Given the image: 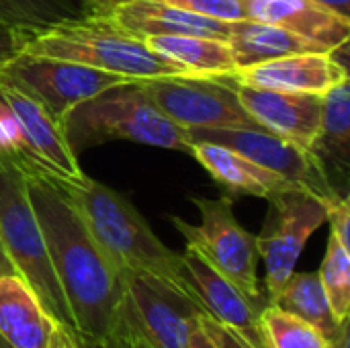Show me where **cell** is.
Returning a JSON list of instances; mask_svg holds the SVG:
<instances>
[{"label": "cell", "mask_w": 350, "mask_h": 348, "mask_svg": "<svg viewBox=\"0 0 350 348\" xmlns=\"http://www.w3.org/2000/svg\"><path fill=\"white\" fill-rule=\"evenodd\" d=\"M25 180L74 328L92 343H103L119 320L123 277L53 180Z\"/></svg>", "instance_id": "1"}, {"label": "cell", "mask_w": 350, "mask_h": 348, "mask_svg": "<svg viewBox=\"0 0 350 348\" xmlns=\"http://www.w3.org/2000/svg\"><path fill=\"white\" fill-rule=\"evenodd\" d=\"M53 183L78 211L94 242L121 275L142 273L160 277L201 304L187 275L183 254L170 250L154 234L127 197L86 174L76 180Z\"/></svg>", "instance_id": "2"}, {"label": "cell", "mask_w": 350, "mask_h": 348, "mask_svg": "<svg viewBox=\"0 0 350 348\" xmlns=\"http://www.w3.org/2000/svg\"><path fill=\"white\" fill-rule=\"evenodd\" d=\"M14 53L68 59L131 80L193 76L152 51L144 39L123 31L109 14H80L45 27L10 33Z\"/></svg>", "instance_id": "3"}, {"label": "cell", "mask_w": 350, "mask_h": 348, "mask_svg": "<svg viewBox=\"0 0 350 348\" xmlns=\"http://www.w3.org/2000/svg\"><path fill=\"white\" fill-rule=\"evenodd\" d=\"M64 135L76 156L86 148L115 139L187 154L193 148L189 133L156 107L137 80L109 88L74 107L64 121Z\"/></svg>", "instance_id": "4"}, {"label": "cell", "mask_w": 350, "mask_h": 348, "mask_svg": "<svg viewBox=\"0 0 350 348\" xmlns=\"http://www.w3.org/2000/svg\"><path fill=\"white\" fill-rule=\"evenodd\" d=\"M0 244L45 312L57 324L74 326L70 308L51 269L45 238L29 199L27 180L8 162H0Z\"/></svg>", "instance_id": "5"}, {"label": "cell", "mask_w": 350, "mask_h": 348, "mask_svg": "<svg viewBox=\"0 0 350 348\" xmlns=\"http://www.w3.org/2000/svg\"><path fill=\"white\" fill-rule=\"evenodd\" d=\"M193 205L201 213V224L193 226L172 215V226L180 232L187 248L199 254L213 271L236 285L252 299H265L258 283V248L256 236L246 232L234 215V199L193 197Z\"/></svg>", "instance_id": "6"}, {"label": "cell", "mask_w": 350, "mask_h": 348, "mask_svg": "<svg viewBox=\"0 0 350 348\" xmlns=\"http://www.w3.org/2000/svg\"><path fill=\"white\" fill-rule=\"evenodd\" d=\"M121 314L135 338L152 348H191L205 308L176 285L142 273H123Z\"/></svg>", "instance_id": "7"}, {"label": "cell", "mask_w": 350, "mask_h": 348, "mask_svg": "<svg viewBox=\"0 0 350 348\" xmlns=\"http://www.w3.org/2000/svg\"><path fill=\"white\" fill-rule=\"evenodd\" d=\"M271 209L265 226L256 236L258 256L267 269V299L269 304L279 295L310 240V236L326 224L328 203L308 189L295 187L267 199Z\"/></svg>", "instance_id": "8"}, {"label": "cell", "mask_w": 350, "mask_h": 348, "mask_svg": "<svg viewBox=\"0 0 350 348\" xmlns=\"http://www.w3.org/2000/svg\"><path fill=\"white\" fill-rule=\"evenodd\" d=\"M0 76L27 90L62 127L74 107L96 94L135 82L131 78L84 64L31 53H12L0 62Z\"/></svg>", "instance_id": "9"}, {"label": "cell", "mask_w": 350, "mask_h": 348, "mask_svg": "<svg viewBox=\"0 0 350 348\" xmlns=\"http://www.w3.org/2000/svg\"><path fill=\"white\" fill-rule=\"evenodd\" d=\"M156 107L185 131L262 129L240 105L232 76H158L137 80Z\"/></svg>", "instance_id": "10"}, {"label": "cell", "mask_w": 350, "mask_h": 348, "mask_svg": "<svg viewBox=\"0 0 350 348\" xmlns=\"http://www.w3.org/2000/svg\"><path fill=\"white\" fill-rule=\"evenodd\" d=\"M191 142H211L236 150L258 166L287 178L289 183L308 189L324 199L347 197L340 193L324 164L306 148H299L267 129L252 127H215V129H191L187 131Z\"/></svg>", "instance_id": "11"}, {"label": "cell", "mask_w": 350, "mask_h": 348, "mask_svg": "<svg viewBox=\"0 0 350 348\" xmlns=\"http://www.w3.org/2000/svg\"><path fill=\"white\" fill-rule=\"evenodd\" d=\"M187 275L205 308V312L221 326L240 336L248 348H271L262 324V310L269 299H252L244 295L226 277L213 271L199 254L185 250L183 254Z\"/></svg>", "instance_id": "12"}, {"label": "cell", "mask_w": 350, "mask_h": 348, "mask_svg": "<svg viewBox=\"0 0 350 348\" xmlns=\"http://www.w3.org/2000/svg\"><path fill=\"white\" fill-rule=\"evenodd\" d=\"M234 80V78H232ZM234 88L244 111L269 133H275L299 148L310 150L322 119V96L293 94L234 80Z\"/></svg>", "instance_id": "13"}, {"label": "cell", "mask_w": 350, "mask_h": 348, "mask_svg": "<svg viewBox=\"0 0 350 348\" xmlns=\"http://www.w3.org/2000/svg\"><path fill=\"white\" fill-rule=\"evenodd\" d=\"M347 68L349 66L342 64L332 51H312L236 68L232 78L248 86L322 96L334 84L349 78Z\"/></svg>", "instance_id": "14"}, {"label": "cell", "mask_w": 350, "mask_h": 348, "mask_svg": "<svg viewBox=\"0 0 350 348\" xmlns=\"http://www.w3.org/2000/svg\"><path fill=\"white\" fill-rule=\"evenodd\" d=\"M0 98L14 113L33 154L53 180H76L84 174L64 135V127L27 90L0 76Z\"/></svg>", "instance_id": "15"}, {"label": "cell", "mask_w": 350, "mask_h": 348, "mask_svg": "<svg viewBox=\"0 0 350 348\" xmlns=\"http://www.w3.org/2000/svg\"><path fill=\"white\" fill-rule=\"evenodd\" d=\"M248 18L281 27L334 51L347 45L350 18L318 0H248Z\"/></svg>", "instance_id": "16"}, {"label": "cell", "mask_w": 350, "mask_h": 348, "mask_svg": "<svg viewBox=\"0 0 350 348\" xmlns=\"http://www.w3.org/2000/svg\"><path fill=\"white\" fill-rule=\"evenodd\" d=\"M109 16L123 31L139 39L154 35H199L228 41L230 37L228 21L195 14L160 0H137L115 8Z\"/></svg>", "instance_id": "17"}, {"label": "cell", "mask_w": 350, "mask_h": 348, "mask_svg": "<svg viewBox=\"0 0 350 348\" xmlns=\"http://www.w3.org/2000/svg\"><path fill=\"white\" fill-rule=\"evenodd\" d=\"M191 156L213 176V180L224 187L230 197L252 195L260 199H271L277 193L295 189L297 185L287 178L258 166L246 156L238 154L219 144L211 142H191Z\"/></svg>", "instance_id": "18"}, {"label": "cell", "mask_w": 350, "mask_h": 348, "mask_svg": "<svg viewBox=\"0 0 350 348\" xmlns=\"http://www.w3.org/2000/svg\"><path fill=\"white\" fill-rule=\"evenodd\" d=\"M55 324L23 277H0V338L8 347L47 348Z\"/></svg>", "instance_id": "19"}, {"label": "cell", "mask_w": 350, "mask_h": 348, "mask_svg": "<svg viewBox=\"0 0 350 348\" xmlns=\"http://www.w3.org/2000/svg\"><path fill=\"white\" fill-rule=\"evenodd\" d=\"M271 304L318 328L330 348H349V322L342 324L332 314L318 273H293Z\"/></svg>", "instance_id": "20"}, {"label": "cell", "mask_w": 350, "mask_h": 348, "mask_svg": "<svg viewBox=\"0 0 350 348\" xmlns=\"http://www.w3.org/2000/svg\"><path fill=\"white\" fill-rule=\"evenodd\" d=\"M228 43L232 47L236 68L254 66L260 62L293 55V53H312V51H328L318 43L289 33L281 27L260 23L254 18H240L230 23Z\"/></svg>", "instance_id": "21"}, {"label": "cell", "mask_w": 350, "mask_h": 348, "mask_svg": "<svg viewBox=\"0 0 350 348\" xmlns=\"http://www.w3.org/2000/svg\"><path fill=\"white\" fill-rule=\"evenodd\" d=\"M310 152L324 164L332 185L334 174H347L350 166V82L334 84L322 94V119ZM336 187V185H334Z\"/></svg>", "instance_id": "22"}, {"label": "cell", "mask_w": 350, "mask_h": 348, "mask_svg": "<svg viewBox=\"0 0 350 348\" xmlns=\"http://www.w3.org/2000/svg\"><path fill=\"white\" fill-rule=\"evenodd\" d=\"M144 41L152 51L193 76H232L236 72L232 47L224 39L199 35H154Z\"/></svg>", "instance_id": "23"}, {"label": "cell", "mask_w": 350, "mask_h": 348, "mask_svg": "<svg viewBox=\"0 0 350 348\" xmlns=\"http://www.w3.org/2000/svg\"><path fill=\"white\" fill-rule=\"evenodd\" d=\"M84 14L80 0H0V27L8 33L45 27Z\"/></svg>", "instance_id": "24"}, {"label": "cell", "mask_w": 350, "mask_h": 348, "mask_svg": "<svg viewBox=\"0 0 350 348\" xmlns=\"http://www.w3.org/2000/svg\"><path fill=\"white\" fill-rule=\"evenodd\" d=\"M320 281L338 322H350V250L332 234L320 269Z\"/></svg>", "instance_id": "25"}, {"label": "cell", "mask_w": 350, "mask_h": 348, "mask_svg": "<svg viewBox=\"0 0 350 348\" xmlns=\"http://www.w3.org/2000/svg\"><path fill=\"white\" fill-rule=\"evenodd\" d=\"M262 324L271 348H330L326 336L318 328L273 304L265 306Z\"/></svg>", "instance_id": "26"}, {"label": "cell", "mask_w": 350, "mask_h": 348, "mask_svg": "<svg viewBox=\"0 0 350 348\" xmlns=\"http://www.w3.org/2000/svg\"><path fill=\"white\" fill-rule=\"evenodd\" d=\"M160 2L228 23L248 18V0H160Z\"/></svg>", "instance_id": "27"}, {"label": "cell", "mask_w": 350, "mask_h": 348, "mask_svg": "<svg viewBox=\"0 0 350 348\" xmlns=\"http://www.w3.org/2000/svg\"><path fill=\"white\" fill-rule=\"evenodd\" d=\"M326 222L330 224V234L350 250V205L349 197H338L328 203Z\"/></svg>", "instance_id": "28"}, {"label": "cell", "mask_w": 350, "mask_h": 348, "mask_svg": "<svg viewBox=\"0 0 350 348\" xmlns=\"http://www.w3.org/2000/svg\"><path fill=\"white\" fill-rule=\"evenodd\" d=\"M47 348H96V343L86 338L70 324H55Z\"/></svg>", "instance_id": "29"}, {"label": "cell", "mask_w": 350, "mask_h": 348, "mask_svg": "<svg viewBox=\"0 0 350 348\" xmlns=\"http://www.w3.org/2000/svg\"><path fill=\"white\" fill-rule=\"evenodd\" d=\"M201 324L205 326V330L213 336V340L217 343V347L219 348H248V345L240 338V336H236L232 330H228L226 326H221L217 320H213L209 314H205L203 318H201Z\"/></svg>", "instance_id": "30"}, {"label": "cell", "mask_w": 350, "mask_h": 348, "mask_svg": "<svg viewBox=\"0 0 350 348\" xmlns=\"http://www.w3.org/2000/svg\"><path fill=\"white\" fill-rule=\"evenodd\" d=\"M96 348H135L133 332H131L129 324L125 322L121 310H119V320H117L113 332L103 343H96Z\"/></svg>", "instance_id": "31"}, {"label": "cell", "mask_w": 350, "mask_h": 348, "mask_svg": "<svg viewBox=\"0 0 350 348\" xmlns=\"http://www.w3.org/2000/svg\"><path fill=\"white\" fill-rule=\"evenodd\" d=\"M131 2H137V0H86V2H84V12L107 16V14H111L115 8L125 6V4H131Z\"/></svg>", "instance_id": "32"}, {"label": "cell", "mask_w": 350, "mask_h": 348, "mask_svg": "<svg viewBox=\"0 0 350 348\" xmlns=\"http://www.w3.org/2000/svg\"><path fill=\"white\" fill-rule=\"evenodd\" d=\"M205 316V314H203ZM191 348H219L217 343L213 340V336L205 330V326L199 322V326L195 328L193 336H191Z\"/></svg>", "instance_id": "33"}, {"label": "cell", "mask_w": 350, "mask_h": 348, "mask_svg": "<svg viewBox=\"0 0 350 348\" xmlns=\"http://www.w3.org/2000/svg\"><path fill=\"white\" fill-rule=\"evenodd\" d=\"M12 53L14 51H12V43H10V33L4 27H0V62L10 57Z\"/></svg>", "instance_id": "34"}, {"label": "cell", "mask_w": 350, "mask_h": 348, "mask_svg": "<svg viewBox=\"0 0 350 348\" xmlns=\"http://www.w3.org/2000/svg\"><path fill=\"white\" fill-rule=\"evenodd\" d=\"M318 2L326 4L328 8H332V10H336L338 14L350 18V0H318Z\"/></svg>", "instance_id": "35"}, {"label": "cell", "mask_w": 350, "mask_h": 348, "mask_svg": "<svg viewBox=\"0 0 350 348\" xmlns=\"http://www.w3.org/2000/svg\"><path fill=\"white\" fill-rule=\"evenodd\" d=\"M2 275H18V273H16L14 265L10 263V258L6 256V252H4V248L0 244V277Z\"/></svg>", "instance_id": "36"}, {"label": "cell", "mask_w": 350, "mask_h": 348, "mask_svg": "<svg viewBox=\"0 0 350 348\" xmlns=\"http://www.w3.org/2000/svg\"><path fill=\"white\" fill-rule=\"evenodd\" d=\"M133 343H135V348H152V347H150V345H146L144 340L135 338V336H133Z\"/></svg>", "instance_id": "37"}, {"label": "cell", "mask_w": 350, "mask_h": 348, "mask_svg": "<svg viewBox=\"0 0 350 348\" xmlns=\"http://www.w3.org/2000/svg\"><path fill=\"white\" fill-rule=\"evenodd\" d=\"M0 348H12V347H8V345H6V343H4V340L0 338Z\"/></svg>", "instance_id": "38"}, {"label": "cell", "mask_w": 350, "mask_h": 348, "mask_svg": "<svg viewBox=\"0 0 350 348\" xmlns=\"http://www.w3.org/2000/svg\"><path fill=\"white\" fill-rule=\"evenodd\" d=\"M80 2H82V6H84V2H86V0H80Z\"/></svg>", "instance_id": "39"}]
</instances>
